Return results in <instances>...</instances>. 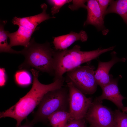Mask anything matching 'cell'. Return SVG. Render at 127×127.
<instances>
[{
	"instance_id": "9a60e30c",
	"label": "cell",
	"mask_w": 127,
	"mask_h": 127,
	"mask_svg": "<svg viewBox=\"0 0 127 127\" xmlns=\"http://www.w3.org/2000/svg\"><path fill=\"white\" fill-rule=\"evenodd\" d=\"M70 118L69 112L60 111L50 115L48 117V120L52 127H64Z\"/></svg>"
},
{
	"instance_id": "d6986e66",
	"label": "cell",
	"mask_w": 127,
	"mask_h": 127,
	"mask_svg": "<svg viewBox=\"0 0 127 127\" xmlns=\"http://www.w3.org/2000/svg\"><path fill=\"white\" fill-rule=\"evenodd\" d=\"M71 0H49L48 3L52 7L51 9V12L53 16L58 13L61 8L64 4L72 1Z\"/></svg>"
},
{
	"instance_id": "e0dca14e",
	"label": "cell",
	"mask_w": 127,
	"mask_h": 127,
	"mask_svg": "<svg viewBox=\"0 0 127 127\" xmlns=\"http://www.w3.org/2000/svg\"><path fill=\"white\" fill-rule=\"evenodd\" d=\"M31 75L28 70L20 69L17 71L14 75L16 83L19 86L26 87L30 85L32 83Z\"/></svg>"
},
{
	"instance_id": "4fadbf2b",
	"label": "cell",
	"mask_w": 127,
	"mask_h": 127,
	"mask_svg": "<svg viewBox=\"0 0 127 127\" xmlns=\"http://www.w3.org/2000/svg\"><path fill=\"white\" fill-rule=\"evenodd\" d=\"M16 32L9 33L8 37L10 40L9 45L12 47L16 46H22L24 48L29 44L31 37L36 30H32L24 27L19 26Z\"/></svg>"
},
{
	"instance_id": "8992f818",
	"label": "cell",
	"mask_w": 127,
	"mask_h": 127,
	"mask_svg": "<svg viewBox=\"0 0 127 127\" xmlns=\"http://www.w3.org/2000/svg\"><path fill=\"white\" fill-rule=\"evenodd\" d=\"M67 83L69 92L70 120L85 119L92 102L91 97H87L71 82Z\"/></svg>"
},
{
	"instance_id": "6da1fadb",
	"label": "cell",
	"mask_w": 127,
	"mask_h": 127,
	"mask_svg": "<svg viewBox=\"0 0 127 127\" xmlns=\"http://www.w3.org/2000/svg\"><path fill=\"white\" fill-rule=\"evenodd\" d=\"M33 76L32 87L24 97L8 109L0 113V118L9 117L16 121V127L21 125L22 121L39 105L44 95L48 92L64 86L65 81L63 76L48 84L40 83L38 80V71L32 68L30 70Z\"/></svg>"
},
{
	"instance_id": "484cf974",
	"label": "cell",
	"mask_w": 127,
	"mask_h": 127,
	"mask_svg": "<svg viewBox=\"0 0 127 127\" xmlns=\"http://www.w3.org/2000/svg\"><path fill=\"white\" fill-rule=\"evenodd\" d=\"M90 127H95V126H93V125H90Z\"/></svg>"
},
{
	"instance_id": "ffe728a7",
	"label": "cell",
	"mask_w": 127,
	"mask_h": 127,
	"mask_svg": "<svg viewBox=\"0 0 127 127\" xmlns=\"http://www.w3.org/2000/svg\"><path fill=\"white\" fill-rule=\"evenodd\" d=\"M86 0H73L72 4L69 6V7L72 10L77 9L80 8H86V5L85 3L87 2Z\"/></svg>"
},
{
	"instance_id": "52a82bcc",
	"label": "cell",
	"mask_w": 127,
	"mask_h": 127,
	"mask_svg": "<svg viewBox=\"0 0 127 127\" xmlns=\"http://www.w3.org/2000/svg\"><path fill=\"white\" fill-rule=\"evenodd\" d=\"M95 99L89 109L85 119L97 127H113V111Z\"/></svg>"
},
{
	"instance_id": "5bb4252c",
	"label": "cell",
	"mask_w": 127,
	"mask_h": 127,
	"mask_svg": "<svg viewBox=\"0 0 127 127\" xmlns=\"http://www.w3.org/2000/svg\"><path fill=\"white\" fill-rule=\"evenodd\" d=\"M111 13L119 15L127 26V0H112L105 15Z\"/></svg>"
},
{
	"instance_id": "ba28073f",
	"label": "cell",
	"mask_w": 127,
	"mask_h": 127,
	"mask_svg": "<svg viewBox=\"0 0 127 127\" xmlns=\"http://www.w3.org/2000/svg\"><path fill=\"white\" fill-rule=\"evenodd\" d=\"M111 59L107 62L98 61L97 68L95 71V78L97 85L101 88L109 84L113 78L112 75L109 74V71L113 66L119 62H124L126 59L124 58H120L117 56V53L113 52L111 53Z\"/></svg>"
},
{
	"instance_id": "9c48e42d",
	"label": "cell",
	"mask_w": 127,
	"mask_h": 127,
	"mask_svg": "<svg viewBox=\"0 0 127 127\" xmlns=\"http://www.w3.org/2000/svg\"><path fill=\"white\" fill-rule=\"evenodd\" d=\"M87 16L83 24L84 26L91 24L106 35L108 31L104 25V16L97 0H89L87 1Z\"/></svg>"
},
{
	"instance_id": "277c9868",
	"label": "cell",
	"mask_w": 127,
	"mask_h": 127,
	"mask_svg": "<svg viewBox=\"0 0 127 127\" xmlns=\"http://www.w3.org/2000/svg\"><path fill=\"white\" fill-rule=\"evenodd\" d=\"M69 92L68 87H63L50 91L43 96L39 105L33 119L30 122L33 125L38 122L46 123L49 116L60 111L69 112Z\"/></svg>"
},
{
	"instance_id": "7402d4cb",
	"label": "cell",
	"mask_w": 127,
	"mask_h": 127,
	"mask_svg": "<svg viewBox=\"0 0 127 127\" xmlns=\"http://www.w3.org/2000/svg\"><path fill=\"white\" fill-rule=\"evenodd\" d=\"M97 1L105 16V14L107 10V7L108 6L110 5L112 0H98Z\"/></svg>"
},
{
	"instance_id": "8fae6325",
	"label": "cell",
	"mask_w": 127,
	"mask_h": 127,
	"mask_svg": "<svg viewBox=\"0 0 127 127\" xmlns=\"http://www.w3.org/2000/svg\"><path fill=\"white\" fill-rule=\"evenodd\" d=\"M42 10L41 13L39 14L30 16L23 17H18L15 16L12 20L14 25L24 27L32 30L38 29H36L37 26L41 22L51 18H55L54 16L51 17L46 12L47 6L45 3L40 5Z\"/></svg>"
},
{
	"instance_id": "7a4b0ae2",
	"label": "cell",
	"mask_w": 127,
	"mask_h": 127,
	"mask_svg": "<svg viewBox=\"0 0 127 127\" xmlns=\"http://www.w3.org/2000/svg\"><path fill=\"white\" fill-rule=\"evenodd\" d=\"M109 48L88 51H81L78 45L71 49L64 50H54L53 54L54 75L53 81L62 77L65 73L74 69L84 63L90 62L101 55L111 51L115 48Z\"/></svg>"
},
{
	"instance_id": "4316f807",
	"label": "cell",
	"mask_w": 127,
	"mask_h": 127,
	"mask_svg": "<svg viewBox=\"0 0 127 127\" xmlns=\"http://www.w3.org/2000/svg\"><path fill=\"white\" fill-rule=\"evenodd\" d=\"M83 127H87L85 125Z\"/></svg>"
},
{
	"instance_id": "cb8c5ba5",
	"label": "cell",
	"mask_w": 127,
	"mask_h": 127,
	"mask_svg": "<svg viewBox=\"0 0 127 127\" xmlns=\"http://www.w3.org/2000/svg\"><path fill=\"white\" fill-rule=\"evenodd\" d=\"M28 120H27L26 123L22 125H20L18 127H33V126Z\"/></svg>"
},
{
	"instance_id": "7c38bea8",
	"label": "cell",
	"mask_w": 127,
	"mask_h": 127,
	"mask_svg": "<svg viewBox=\"0 0 127 127\" xmlns=\"http://www.w3.org/2000/svg\"><path fill=\"white\" fill-rule=\"evenodd\" d=\"M87 37L84 31L81 30L79 33L71 31L68 34L54 37L53 43L56 50H64L67 49L75 41H86Z\"/></svg>"
},
{
	"instance_id": "5b68a950",
	"label": "cell",
	"mask_w": 127,
	"mask_h": 127,
	"mask_svg": "<svg viewBox=\"0 0 127 127\" xmlns=\"http://www.w3.org/2000/svg\"><path fill=\"white\" fill-rule=\"evenodd\" d=\"M95 67L87 65L80 66L67 72V82H71L83 94H91L96 91L97 85L95 78Z\"/></svg>"
},
{
	"instance_id": "44dd1931",
	"label": "cell",
	"mask_w": 127,
	"mask_h": 127,
	"mask_svg": "<svg viewBox=\"0 0 127 127\" xmlns=\"http://www.w3.org/2000/svg\"><path fill=\"white\" fill-rule=\"evenodd\" d=\"M64 127H83L85 125V119L70 120Z\"/></svg>"
},
{
	"instance_id": "d4e9b609",
	"label": "cell",
	"mask_w": 127,
	"mask_h": 127,
	"mask_svg": "<svg viewBox=\"0 0 127 127\" xmlns=\"http://www.w3.org/2000/svg\"><path fill=\"white\" fill-rule=\"evenodd\" d=\"M122 112L126 113H127V107H124L123 108L122 110Z\"/></svg>"
},
{
	"instance_id": "ac0fdd59",
	"label": "cell",
	"mask_w": 127,
	"mask_h": 127,
	"mask_svg": "<svg viewBox=\"0 0 127 127\" xmlns=\"http://www.w3.org/2000/svg\"><path fill=\"white\" fill-rule=\"evenodd\" d=\"M113 113V127H127V114L118 109Z\"/></svg>"
},
{
	"instance_id": "2e32d148",
	"label": "cell",
	"mask_w": 127,
	"mask_h": 127,
	"mask_svg": "<svg viewBox=\"0 0 127 127\" xmlns=\"http://www.w3.org/2000/svg\"><path fill=\"white\" fill-rule=\"evenodd\" d=\"M7 20L1 21L0 25V52L20 54L21 51H16L11 48L7 42L8 35L9 33L4 29Z\"/></svg>"
},
{
	"instance_id": "3957f363",
	"label": "cell",
	"mask_w": 127,
	"mask_h": 127,
	"mask_svg": "<svg viewBox=\"0 0 127 127\" xmlns=\"http://www.w3.org/2000/svg\"><path fill=\"white\" fill-rule=\"evenodd\" d=\"M54 51L49 42L40 44L32 38L28 46L20 51L25 59L19 68L20 70L28 71L33 68L39 72L54 76Z\"/></svg>"
},
{
	"instance_id": "603a6c76",
	"label": "cell",
	"mask_w": 127,
	"mask_h": 127,
	"mask_svg": "<svg viewBox=\"0 0 127 127\" xmlns=\"http://www.w3.org/2000/svg\"><path fill=\"white\" fill-rule=\"evenodd\" d=\"M0 87H3L6 84L7 80L5 71L3 68H0Z\"/></svg>"
},
{
	"instance_id": "30bf717a",
	"label": "cell",
	"mask_w": 127,
	"mask_h": 127,
	"mask_svg": "<svg viewBox=\"0 0 127 127\" xmlns=\"http://www.w3.org/2000/svg\"><path fill=\"white\" fill-rule=\"evenodd\" d=\"M121 76L119 75L116 79L113 78L110 83L101 88L102 90V94L95 99L102 102L104 99L109 100L114 103L118 109L122 110L124 107L122 101L127 98L121 95L118 87V81Z\"/></svg>"
},
{
	"instance_id": "83f0119b",
	"label": "cell",
	"mask_w": 127,
	"mask_h": 127,
	"mask_svg": "<svg viewBox=\"0 0 127 127\" xmlns=\"http://www.w3.org/2000/svg\"></svg>"
}]
</instances>
